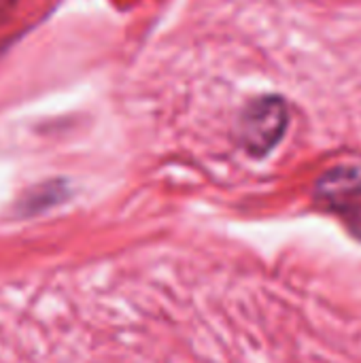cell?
<instances>
[{
	"label": "cell",
	"mask_w": 361,
	"mask_h": 363,
	"mask_svg": "<svg viewBox=\"0 0 361 363\" xmlns=\"http://www.w3.org/2000/svg\"><path fill=\"white\" fill-rule=\"evenodd\" d=\"M287 106L281 98L268 96L251 102L238 123V136L247 153L262 157L270 153L287 130Z\"/></svg>",
	"instance_id": "6da1fadb"
},
{
	"label": "cell",
	"mask_w": 361,
	"mask_h": 363,
	"mask_svg": "<svg viewBox=\"0 0 361 363\" xmlns=\"http://www.w3.org/2000/svg\"><path fill=\"white\" fill-rule=\"evenodd\" d=\"M62 194H64V191H62L60 183H49V185H45V187H38V189L30 191V194L26 196L23 208L30 211V213H40L45 206L55 204L57 198H60Z\"/></svg>",
	"instance_id": "7a4b0ae2"
}]
</instances>
